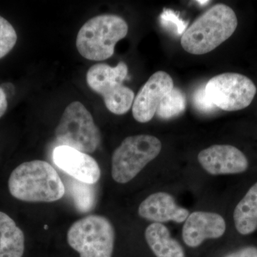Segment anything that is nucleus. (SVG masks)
Wrapping results in <instances>:
<instances>
[{"instance_id": "f257e3e1", "label": "nucleus", "mask_w": 257, "mask_h": 257, "mask_svg": "<svg viewBox=\"0 0 257 257\" xmlns=\"http://www.w3.org/2000/svg\"><path fill=\"white\" fill-rule=\"evenodd\" d=\"M10 194L27 202H52L63 197L65 187L48 162L33 160L15 168L8 181Z\"/></svg>"}, {"instance_id": "f03ea898", "label": "nucleus", "mask_w": 257, "mask_h": 257, "mask_svg": "<svg viewBox=\"0 0 257 257\" xmlns=\"http://www.w3.org/2000/svg\"><path fill=\"white\" fill-rule=\"evenodd\" d=\"M237 25L234 10L226 5H215L185 30L181 45L192 55L209 53L227 40Z\"/></svg>"}, {"instance_id": "7ed1b4c3", "label": "nucleus", "mask_w": 257, "mask_h": 257, "mask_svg": "<svg viewBox=\"0 0 257 257\" xmlns=\"http://www.w3.org/2000/svg\"><path fill=\"white\" fill-rule=\"evenodd\" d=\"M126 21L117 15H102L88 20L77 34L76 45L84 58L102 61L114 55L116 43L128 33Z\"/></svg>"}, {"instance_id": "20e7f679", "label": "nucleus", "mask_w": 257, "mask_h": 257, "mask_svg": "<svg viewBox=\"0 0 257 257\" xmlns=\"http://www.w3.org/2000/svg\"><path fill=\"white\" fill-rule=\"evenodd\" d=\"M127 74V65L122 61L114 67L104 63L94 64L87 71L88 85L102 96L106 107L113 114H126L133 106L135 93L123 84Z\"/></svg>"}, {"instance_id": "39448f33", "label": "nucleus", "mask_w": 257, "mask_h": 257, "mask_svg": "<svg viewBox=\"0 0 257 257\" xmlns=\"http://www.w3.org/2000/svg\"><path fill=\"white\" fill-rule=\"evenodd\" d=\"M162 143L156 137L135 135L123 140L111 157V177L119 184L128 183L159 155Z\"/></svg>"}, {"instance_id": "423d86ee", "label": "nucleus", "mask_w": 257, "mask_h": 257, "mask_svg": "<svg viewBox=\"0 0 257 257\" xmlns=\"http://www.w3.org/2000/svg\"><path fill=\"white\" fill-rule=\"evenodd\" d=\"M114 241L112 224L100 215L85 216L67 231V242L80 257H111Z\"/></svg>"}, {"instance_id": "0eeeda50", "label": "nucleus", "mask_w": 257, "mask_h": 257, "mask_svg": "<svg viewBox=\"0 0 257 257\" xmlns=\"http://www.w3.org/2000/svg\"><path fill=\"white\" fill-rule=\"evenodd\" d=\"M55 137L61 146L75 149L84 153H93L101 143V133L92 114L79 101L66 107L55 130Z\"/></svg>"}, {"instance_id": "6e6552de", "label": "nucleus", "mask_w": 257, "mask_h": 257, "mask_svg": "<svg viewBox=\"0 0 257 257\" xmlns=\"http://www.w3.org/2000/svg\"><path fill=\"white\" fill-rule=\"evenodd\" d=\"M205 92L216 107L233 111L251 104L256 94V87L246 76L226 72L212 77L205 85Z\"/></svg>"}, {"instance_id": "1a4fd4ad", "label": "nucleus", "mask_w": 257, "mask_h": 257, "mask_svg": "<svg viewBox=\"0 0 257 257\" xmlns=\"http://www.w3.org/2000/svg\"><path fill=\"white\" fill-rule=\"evenodd\" d=\"M173 88V79L167 72L158 71L152 74L135 96L133 104L135 119L140 123L151 121L161 101Z\"/></svg>"}, {"instance_id": "9d476101", "label": "nucleus", "mask_w": 257, "mask_h": 257, "mask_svg": "<svg viewBox=\"0 0 257 257\" xmlns=\"http://www.w3.org/2000/svg\"><path fill=\"white\" fill-rule=\"evenodd\" d=\"M203 169L211 175H235L247 170L248 162L242 152L232 145H216L198 155Z\"/></svg>"}, {"instance_id": "9b49d317", "label": "nucleus", "mask_w": 257, "mask_h": 257, "mask_svg": "<svg viewBox=\"0 0 257 257\" xmlns=\"http://www.w3.org/2000/svg\"><path fill=\"white\" fill-rule=\"evenodd\" d=\"M52 156L55 165L76 180L94 184L100 179L99 165L88 154L60 145L56 147Z\"/></svg>"}, {"instance_id": "f8f14e48", "label": "nucleus", "mask_w": 257, "mask_h": 257, "mask_svg": "<svg viewBox=\"0 0 257 257\" xmlns=\"http://www.w3.org/2000/svg\"><path fill=\"white\" fill-rule=\"evenodd\" d=\"M226 229V221L220 214L194 211L184 221L182 239L187 246L196 248L205 240L219 239L224 234Z\"/></svg>"}, {"instance_id": "ddd939ff", "label": "nucleus", "mask_w": 257, "mask_h": 257, "mask_svg": "<svg viewBox=\"0 0 257 257\" xmlns=\"http://www.w3.org/2000/svg\"><path fill=\"white\" fill-rule=\"evenodd\" d=\"M139 215L153 223L175 221L183 223L190 213L186 208L179 207L175 198L167 192H156L147 197L140 204Z\"/></svg>"}, {"instance_id": "4468645a", "label": "nucleus", "mask_w": 257, "mask_h": 257, "mask_svg": "<svg viewBox=\"0 0 257 257\" xmlns=\"http://www.w3.org/2000/svg\"><path fill=\"white\" fill-rule=\"evenodd\" d=\"M145 239L157 257H185L184 248L171 236L168 228L160 223H152L145 230Z\"/></svg>"}, {"instance_id": "2eb2a0df", "label": "nucleus", "mask_w": 257, "mask_h": 257, "mask_svg": "<svg viewBox=\"0 0 257 257\" xmlns=\"http://www.w3.org/2000/svg\"><path fill=\"white\" fill-rule=\"evenodd\" d=\"M25 235L15 221L0 211V257H23Z\"/></svg>"}, {"instance_id": "dca6fc26", "label": "nucleus", "mask_w": 257, "mask_h": 257, "mask_svg": "<svg viewBox=\"0 0 257 257\" xmlns=\"http://www.w3.org/2000/svg\"><path fill=\"white\" fill-rule=\"evenodd\" d=\"M234 221L239 234H252L257 229V182L248 189L235 208Z\"/></svg>"}, {"instance_id": "f3484780", "label": "nucleus", "mask_w": 257, "mask_h": 257, "mask_svg": "<svg viewBox=\"0 0 257 257\" xmlns=\"http://www.w3.org/2000/svg\"><path fill=\"white\" fill-rule=\"evenodd\" d=\"M70 193L74 205L80 212H89L95 207L96 192L94 184L73 179L70 184Z\"/></svg>"}, {"instance_id": "a211bd4d", "label": "nucleus", "mask_w": 257, "mask_h": 257, "mask_svg": "<svg viewBox=\"0 0 257 257\" xmlns=\"http://www.w3.org/2000/svg\"><path fill=\"white\" fill-rule=\"evenodd\" d=\"M186 105L185 94L178 88L174 87L161 101L156 114L162 119H171L184 112Z\"/></svg>"}, {"instance_id": "6ab92c4d", "label": "nucleus", "mask_w": 257, "mask_h": 257, "mask_svg": "<svg viewBox=\"0 0 257 257\" xmlns=\"http://www.w3.org/2000/svg\"><path fill=\"white\" fill-rule=\"evenodd\" d=\"M18 35L13 25L0 16V59L5 57L14 48Z\"/></svg>"}, {"instance_id": "aec40b11", "label": "nucleus", "mask_w": 257, "mask_h": 257, "mask_svg": "<svg viewBox=\"0 0 257 257\" xmlns=\"http://www.w3.org/2000/svg\"><path fill=\"white\" fill-rule=\"evenodd\" d=\"M193 102L196 109L201 112L211 113L216 110V106L207 96L205 92V86H202L196 91L193 96Z\"/></svg>"}, {"instance_id": "412c9836", "label": "nucleus", "mask_w": 257, "mask_h": 257, "mask_svg": "<svg viewBox=\"0 0 257 257\" xmlns=\"http://www.w3.org/2000/svg\"><path fill=\"white\" fill-rule=\"evenodd\" d=\"M162 22H165L167 23H172L175 25V28L177 29L179 33L181 34L182 32H185V29L187 25H184V22L179 20L178 15H176L171 10H165L164 13L161 15Z\"/></svg>"}, {"instance_id": "4be33fe9", "label": "nucleus", "mask_w": 257, "mask_h": 257, "mask_svg": "<svg viewBox=\"0 0 257 257\" xmlns=\"http://www.w3.org/2000/svg\"><path fill=\"white\" fill-rule=\"evenodd\" d=\"M224 257H257V248L255 246H246Z\"/></svg>"}, {"instance_id": "5701e85b", "label": "nucleus", "mask_w": 257, "mask_h": 257, "mask_svg": "<svg viewBox=\"0 0 257 257\" xmlns=\"http://www.w3.org/2000/svg\"><path fill=\"white\" fill-rule=\"evenodd\" d=\"M8 99L3 88L0 87V118L5 114L8 109Z\"/></svg>"}]
</instances>
